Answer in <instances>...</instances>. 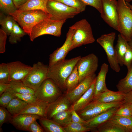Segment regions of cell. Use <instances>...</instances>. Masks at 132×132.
I'll use <instances>...</instances> for the list:
<instances>
[{
    "label": "cell",
    "instance_id": "cell-24",
    "mask_svg": "<svg viewBox=\"0 0 132 132\" xmlns=\"http://www.w3.org/2000/svg\"><path fill=\"white\" fill-rule=\"evenodd\" d=\"M128 45V42L119 34L117 43L114 47L118 63L121 66L123 65L124 58Z\"/></svg>",
    "mask_w": 132,
    "mask_h": 132
},
{
    "label": "cell",
    "instance_id": "cell-27",
    "mask_svg": "<svg viewBox=\"0 0 132 132\" xmlns=\"http://www.w3.org/2000/svg\"><path fill=\"white\" fill-rule=\"evenodd\" d=\"M28 104L15 97L12 99L6 107V109L12 116L19 114Z\"/></svg>",
    "mask_w": 132,
    "mask_h": 132
},
{
    "label": "cell",
    "instance_id": "cell-9",
    "mask_svg": "<svg viewBox=\"0 0 132 132\" xmlns=\"http://www.w3.org/2000/svg\"><path fill=\"white\" fill-rule=\"evenodd\" d=\"M48 66L40 62L34 64L23 83L36 91L47 78Z\"/></svg>",
    "mask_w": 132,
    "mask_h": 132
},
{
    "label": "cell",
    "instance_id": "cell-12",
    "mask_svg": "<svg viewBox=\"0 0 132 132\" xmlns=\"http://www.w3.org/2000/svg\"><path fill=\"white\" fill-rule=\"evenodd\" d=\"M116 0H102L100 16L109 26L119 32L118 17Z\"/></svg>",
    "mask_w": 132,
    "mask_h": 132
},
{
    "label": "cell",
    "instance_id": "cell-53",
    "mask_svg": "<svg viewBox=\"0 0 132 132\" xmlns=\"http://www.w3.org/2000/svg\"><path fill=\"white\" fill-rule=\"evenodd\" d=\"M132 0H125L126 2L129 3Z\"/></svg>",
    "mask_w": 132,
    "mask_h": 132
},
{
    "label": "cell",
    "instance_id": "cell-16",
    "mask_svg": "<svg viewBox=\"0 0 132 132\" xmlns=\"http://www.w3.org/2000/svg\"><path fill=\"white\" fill-rule=\"evenodd\" d=\"M40 117L39 115L33 114H19L12 116L9 122L17 130L28 131L31 123Z\"/></svg>",
    "mask_w": 132,
    "mask_h": 132
},
{
    "label": "cell",
    "instance_id": "cell-46",
    "mask_svg": "<svg viewBox=\"0 0 132 132\" xmlns=\"http://www.w3.org/2000/svg\"><path fill=\"white\" fill-rule=\"evenodd\" d=\"M36 120L34 121L30 124L28 131L31 132H45L44 129L38 123Z\"/></svg>",
    "mask_w": 132,
    "mask_h": 132
},
{
    "label": "cell",
    "instance_id": "cell-36",
    "mask_svg": "<svg viewBox=\"0 0 132 132\" xmlns=\"http://www.w3.org/2000/svg\"><path fill=\"white\" fill-rule=\"evenodd\" d=\"M61 2L69 6L75 8L80 12L85 10L86 5L81 0H52Z\"/></svg>",
    "mask_w": 132,
    "mask_h": 132
},
{
    "label": "cell",
    "instance_id": "cell-38",
    "mask_svg": "<svg viewBox=\"0 0 132 132\" xmlns=\"http://www.w3.org/2000/svg\"><path fill=\"white\" fill-rule=\"evenodd\" d=\"M15 97L9 87L0 95V106L6 108L11 101Z\"/></svg>",
    "mask_w": 132,
    "mask_h": 132
},
{
    "label": "cell",
    "instance_id": "cell-22",
    "mask_svg": "<svg viewBox=\"0 0 132 132\" xmlns=\"http://www.w3.org/2000/svg\"><path fill=\"white\" fill-rule=\"evenodd\" d=\"M125 93L108 90L99 94L93 100L98 102L107 103L124 101Z\"/></svg>",
    "mask_w": 132,
    "mask_h": 132
},
{
    "label": "cell",
    "instance_id": "cell-33",
    "mask_svg": "<svg viewBox=\"0 0 132 132\" xmlns=\"http://www.w3.org/2000/svg\"><path fill=\"white\" fill-rule=\"evenodd\" d=\"M0 24L2 26L1 29L7 35H9L12 30L15 21L10 15L5 16L0 13Z\"/></svg>",
    "mask_w": 132,
    "mask_h": 132
},
{
    "label": "cell",
    "instance_id": "cell-23",
    "mask_svg": "<svg viewBox=\"0 0 132 132\" xmlns=\"http://www.w3.org/2000/svg\"><path fill=\"white\" fill-rule=\"evenodd\" d=\"M49 0H27L24 4L20 6L17 10L22 11L41 10L48 13L46 5Z\"/></svg>",
    "mask_w": 132,
    "mask_h": 132
},
{
    "label": "cell",
    "instance_id": "cell-31",
    "mask_svg": "<svg viewBox=\"0 0 132 132\" xmlns=\"http://www.w3.org/2000/svg\"><path fill=\"white\" fill-rule=\"evenodd\" d=\"M79 83L78 73L76 66L68 77L66 78L65 82L66 91L67 93L76 87Z\"/></svg>",
    "mask_w": 132,
    "mask_h": 132
},
{
    "label": "cell",
    "instance_id": "cell-28",
    "mask_svg": "<svg viewBox=\"0 0 132 132\" xmlns=\"http://www.w3.org/2000/svg\"><path fill=\"white\" fill-rule=\"evenodd\" d=\"M128 132L125 128L109 120L98 127L93 132Z\"/></svg>",
    "mask_w": 132,
    "mask_h": 132
},
{
    "label": "cell",
    "instance_id": "cell-4",
    "mask_svg": "<svg viewBox=\"0 0 132 132\" xmlns=\"http://www.w3.org/2000/svg\"><path fill=\"white\" fill-rule=\"evenodd\" d=\"M117 7L119 32L121 37L129 42L132 36V10L127 6L125 0H118Z\"/></svg>",
    "mask_w": 132,
    "mask_h": 132
},
{
    "label": "cell",
    "instance_id": "cell-54",
    "mask_svg": "<svg viewBox=\"0 0 132 132\" xmlns=\"http://www.w3.org/2000/svg\"><path fill=\"white\" fill-rule=\"evenodd\" d=\"M130 105H131V107L132 109V104H130Z\"/></svg>",
    "mask_w": 132,
    "mask_h": 132
},
{
    "label": "cell",
    "instance_id": "cell-42",
    "mask_svg": "<svg viewBox=\"0 0 132 132\" xmlns=\"http://www.w3.org/2000/svg\"><path fill=\"white\" fill-rule=\"evenodd\" d=\"M6 108L1 106L0 107V128L4 123L8 121H9L12 116L11 114Z\"/></svg>",
    "mask_w": 132,
    "mask_h": 132
},
{
    "label": "cell",
    "instance_id": "cell-50",
    "mask_svg": "<svg viewBox=\"0 0 132 132\" xmlns=\"http://www.w3.org/2000/svg\"><path fill=\"white\" fill-rule=\"evenodd\" d=\"M16 7L17 9L20 6L25 3L27 0H12Z\"/></svg>",
    "mask_w": 132,
    "mask_h": 132
},
{
    "label": "cell",
    "instance_id": "cell-19",
    "mask_svg": "<svg viewBox=\"0 0 132 132\" xmlns=\"http://www.w3.org/2000/svg\"><path fill=\"white\" fill-rule=\"evenodd\" d=\"M49 104L37 99L34 102L28 104L19 114H30L37 115L41 117L47 118Z\"/></svg>",
    "mask_w": 132,
    "mask_h": 132
},
{
    "label": "cell",
    "instance_id": "cell-40",
    "mask_svg": "<svg viewBox=\"0 0 132 132\" xmlns=\"http://www.w3.org/2000/svg\"><path fill=\"white\" fill-rule=\"evenodd\" d=\"M10 73L7 64H0V83H9Z\"/></svg>",
    "mask_w": 132,
    "mask_h": 132
},
{
    "label": "cell",
    "instance_id": "cell-29",
    "mask_svg": "<svg viewBox=\"0 0 132 132\" xmlns=\"http://www.w3.org/2000/svg\"><path fill=\"white\" fill-rule=\"evenodd\" d=\"M62 128L66 126L72 121L70 110L59 112L55 114L52 119Z\"/></svg>",
    "mask_w": 132,
    "mask_h": 132
},
{
    "label": "cell",
    "instance_id": "cell-37",
    "mask_svg": "<svg viewBox=\"0 0 132 132\" xmlns=\"http://www.w3.org/2000/svg\"><path fill=\"white\" fill-rule=\"evenodd\" d=\"M0 8L4 12L9 15L17 10L12 0H0Z\"/></svg>",
    "mask_w": 132,
    "mask_h": 132
},
{
    "label": "cell",
    "instance_id": "cell-45",
    "mask_svg": "<svg viewBox=\"0 0 132 132\" xmlns=\"http://www.w3.org/2000/svg\"><path fill=\"white\" fill-rule=\"evenodd\" d=\"M7 34L1 29H0V53H3L5 51V44Z\"/></svg>",
    "mask_w": 132,
    "mask_h": 132
},
{
    "label": "cell",
    "instance_id": "cell-2",
    "mask_svg": "<svg viewBox=\"0 0 132 132\" xmlns=\"http://www.w3.org/2000/svg\"><path fill=\"white\" fill-rule=\"evenodd\" d=\"M9 15L18 23L25 33L29 35L36 25L42 21L51 19L52 17L50 13L41 10H17Z\"/></svg>",
    "mask_w": 132,
    "mask_h": 132
},
{
    "label": "cell",
    "instance_id": "cell-1",
    "mask_svg": "<svg viewBox=\"0 0 132 132\" xmlns=\"http://www.w3.org/2000/svg\"><path fill=\"white\" fill-rule=\"evenodd\" d=\"M81 57L79 56L70 59H65L48 67L47 78L52 79L62 92L65 93L66 80Z\"/></svg>",
    "mask_w": 132,
    "mask_h": 132
},
{
    "label": "cell",
    "instance_id": "cell-48",
    "mask_svg": "<svg viewBox=\"0 0 132 132\" xmlns=\"http://www.w3.org/2000/svg\"><path fill=\"white\" fill-rule=\"evenodd\" d=\"M124 101V103L132 104V90L125 93Z\"/></svg>",
    "mask_w": 132,
    "mask_h": 132
},
{
    "label": "cell",
    "instance_id": "cell-34",
    "mask_svg": "<svg viewBox=\"0 0 132 132\" xmlns=\"http://www.w3.org/2000/svg\"><path fill=\"white\" fill-rule=\"evenodd\" d=\"M26 34V33L15 21L12 30L9 35V41L11 44L16 43Z\"/></svg>",
    "mask_w": 132,
    "mask_h": 132
},
{
    "label": "cell",
    "instance_id": "cell-35",
    "mask_svg": "<svg viewBox=\"0 0 132 132\" xmlns=\"http://www.w3.org/2000/svg\"><path fill=\"white\" fill-rule=\"evenodd\" d=\"M63 128L65 132H85L91 131L89 129L84 126L83 124L72 121Z\"/></svg>",
    "mask_w": 132,
    "mask_h": 132
},
{
    "label": "cell",
    "instance_id": "cell-6",
    "mask_svg": "<svg viewBox=\"0 0 132 132\" xmlns=\"http://www.w3.org/2000/svg\"><path fill=\"white\" fill-rule=\"evenodd\" d=\"M116 34L114 32L102 35L97 40V42L103 48L107 55L111 68L116 72L120 70L117 58L114 43Z\"/></svg>",
    "mask_w": 132,
    "mask_h": 132
},
{
    "label": "cell",
    "instance_id": "cell-20",
    "mask_svg": "<svg viewBox=\"0 0 132 132\" xmlns=\"http://www.w3.org/2000/svg\"><path fill=\"white\" fill-rule=\"evenodd\" d=\"M96 79V78L88 89L72 105L71 108H73L77 113L83 109L94 99Z\"/></svg>",
    "mask_w": 132,
    "mask_h": 132
},
{
    "label": "cell",
    "instance_id": "cell-55",
    "mask_svg": "<svg viewBox=\"0 0 132 132\" xmlns=\"http://www.w3.org/2000/svg\"><path fill=\"white\" fill-rule=\"evenodd\" d=\"M131 40H132V38H131Z\"/></svg>",
    "mask_w": 132,
    "mask_h": 132
},
{
    "label": "cell",
    "instance_id": "cell-7",
    "mask_svg": "<svg viewBox=\"0 0 132 132\" xmlns=\"http://www.w3.org/2000/svg\"><path fill=\"white\" fill-rule=\"evenodd\" d=\"M46 8L48 13L52 16L51 19L58 21L72 18L80 12L76 8L54 0H49Z\"/></svg>",
    "mask_w": 132,
    "mask_h": 132
},
{
    "label": "cell",
    "instance_id": "cell-5",
    "mask_svg": "<svg viewBox=\"0 0 132 132\" xmlns=\"http://www.w3.org/2000/svg\"><path fill=\"white\" fill-rule=\"evenodd\" d=\"M66 20L58 21L50 19L40 22L32 29L29 35L30 40L33 41L36 38L44 34L60 36L62 27Z\"/></svg>",
    "mask_w": 132,
    "mask_h": 132
},
{
    "label": "cell",
    "instance_id": "cell-10",
    "mask_svg": "<svg viewBox=\"0 0 132 132\" xmlns=\"http://www.w3.org/2000/svg\"><path fill=\"white\" fill-rule=\"evenodd\" d=\"M124 102L123 101L103 103L93 100L77 113L82 119L87 121L110 108L119 107Z\"/></svg>",
    "mask_w": 132,
    "mask_h": 132
},
{
    "label": "cell",
    "instance_id": "cell-49",
    "mask_svg": "<svg viewBox=\"0 0 132 132\" xmlns=\"http://www.w3.org/2000/svg\"><path fill=\"white\" fill-rule=\"evenodd\" d=\"M10 83H0V95L10 87Z\"/></svg>",
    "mask_w": 132,
    "mask_h": 132
},
{
    "label": "cell",
    "instance_id": "cell-41",
    "mask_svg": "<svg viewBox=\"0 0 132 132\" xmlns=\"http://www.w3.org/2000/svg\"><path fill=\"white\" fill-rule=\"evenodd\" d=\"M10 89L13 95L16 97L25 102L28 104H30L34 102L37 99L34 95L17 93L14 92L10 88Z\"/></svg>",
    "mask_w": 132,
    "mask_h": 132
},
{
    "label": "cell",
    "instance_id": "cell-17",
    "mask_svg": "<svg viewBox=\"0 0 132 132\" xmlns=\"http://www.w3.org/2000/svg\"><path fill=\"white\" fill-rule=\"evenodd\" d=\"M72 104L64 94L53 102L49 104L47 118L52 119L56 113L63 111L70 110Z\"/></svg>",
    "mask_w": 132,
    "mask_h": 132
},
{
    "label": "cell",
    "instance_id": "cell-44",
    "mask_svg": "<svg viewBox=\"0 0 132 132\" xmlns=\"http://www.w3.org/2000/svg\"><path fill=\"white\" fill-rule=\"evenodd\" d=\"M86 5L91 6L100 13L102 7V0H81Z\"/></svg>",
    "mask_w": 132,
    "mask_h": 132
},
{
    "label": "cell",
    "instance_id": "cell-15",
    "mask_svg": "<svg viewBox=\"0 0 132 132\" xmlns=\"http://www.w3.org/2000/svg\"><path fill=\"white\" fill-rule=\"evenodd\" d=\"M96 77L95 73L88 77L79 83L72 90L64 94L72 105L88 89Z\"/></svg>",
    "mask_w": 132,
    "mask_h": 132
},
{
    "label": "cell",
    "instance_id": "cell-39",
    "mask_svg": "<svg viewBox=\"0 0 132 132\" xmlns=\"http://www.w3.org/2000/svg\"><path fill=\"white\" fill-rule=\"evenodd\" d=\"M114 115L123 116H132V109L130 104L124 103L116 111Z\"/></svg>",
    "mask_w": 132,
    "mask_h": 132
},
{
    "label": "cell",
    "instance_id": "cell-26",
    "mask_svg": "<svg viewBox=\"0 0 132 132\" xmlns=\"http://www.w3.org/2000/svg\"><path fill=\"white\" fill-rule=\"evenodd\" d=\"M39 120L45 132H65L62 127L51 119L40 117Z\"/></svg>",
    "mask_w": 132,
    "mask_h": 132
},
{
    "label": "cell",
    "instance_id": "cell-25",
    "mask_svg": "<svg viewBox=\"0 0 132 132\" xmlns=\"http://www.w3.org/2000/svg\"><path fill=\"white\" fill-rule=\"evenodd\" d=\"M116 86L118 91L125 93L132 90V64L126 76L120 80Z\"/></svg>",
    "mask_w": 132,
    "mask_h": 132
},
{
    "label": "cell",
    "instance_id": "cell-30",
    "mask_svg": "<svg viewBox=\"0 0 132 132\" xmlns=\"http://www.w3.org/2000/svg\"><path fill=\"white\" fill-rule=\"evenodd\" d=\"M109 120L125 128L128 132H132V116H123L114 115Z\"/></svg>",
    "mask_w": 132,
    "mask_h": 132
},
{
    "label": "cell",
    "instance_id": "cell-3",
    "mask_svg": "<svg viewBox=\"0 0 132 132\" xmlns=\"http://www.w3.org/2000/svg\"><path fill=\"white\" fill-rule=\"evenodd\" d=\"M69 27L75 31L72 38L70 51L83 45L91 44L95 42V40L91 25L86 19L79 21Z\"/></svg>",
    "mask_w": 132,
    "mask_h": 132
},
{
    "label": "cell",
    "instance_id": "cell-13",
    "mask_svg": "<svg viewBox=\"0 0 132 132\" xmlns=\"http://www.w3.org/2000/svg\"><path fill=\"white\" fill-rule=\"evenodd\" d=\"M75 32V30L69 27L66 34V39L64 44L50 55L48 67L51 66L59 61L65 59L69 52L70 51L72 38Z\"/></svg>",
    "mask_w": 132,
    "mask_h": 132
},
{
    "label": "cell",
    "instance_id": "cell-18",
    "mask_svg": "<svg viewBox=\"0 0 132 132\" xmlns=\"http://www.w3.org/2000/svg\"><path fill=\"white\" fill-rule=\"evenodd\" d=\"M119 107L110 108L92 119L86 121L83 124V125L89 129L91 131L93 132L99 126L110 120L114 115L116 111Z\"/></svg>",
    "mask_w": 132,
    "mask_h": 132
},
{
    "label": "cell",
    "instance_id": "cell-32",
    "mask_svg": "<svg viewBox=\"0 0 132 132\" xmlns=\"http://www.w3.org/2000/svg\"><path fill=\"white\" fill-rule=\"evenodd\" d=\"M10 88L14 92L21 94L34 95L35 92L22 82L11 81Z\"/></svg>",
    "mask_w": 132,
    "mask_h": 132
},
{
    "label": "cell",
    "instance_id": "cell-11",
    "mask_svg": "<svg viewBox=\"0 0 132 132\" xmlns=\"http://www.w3.org/2000/svg\"><path fill=\"white\" fill-rule=\"evenodd\" d=\"M78 73L79 83L87 77L95 73L98 66V59L91 53L81 57L76 65Z\"/></svg>",
    "mask_w": 132,
    "mask_h": 132
},
{
    "label": "cell",
    "instance_id": "cell-8",
    "mask_svg": "<svg viewBox=\"0 0 132 132\" xmlns=\"http://www.w3.org/2000/svg\"><path fill=\"white\" fill-rule=\"evenodd\" d=\"M63 94L62 91L53 81L47 78L35 92L34 95L37 99L50 104Z\"/></svg>",
    "mask_w": 132,
    "mask_h": 132
},
{
    "label": "cell",
    "instance_id": "cell-51",
    "mask_svg": "<svg viewBox=\"0 0 132 132\" xmlns=\"http://www.w3.org/2000/svg\"><path fill=\"white\" fill-rule=\"evenodd\" d=\"M126 3L127 6L132 10V5L129 2H126Z\"/></svg>",
    "mask_w": 132,
    "mask_h": 132
},
{
    "label": "cell",
    "instance_id": "cell-43",
    "mask_svg": "<svg viewBox=\"0 0 132 132\" xmlns=\"http://www.w3.org/2000/svg\"><path fill=\"white\" fill-rule=\"evenodd\" d=\"M123 63L128 70L130 69L132 64V49L128 44L124 56Z\"/></svg>",
    "mask_w": 132,
    "mask_h": 132
},
{
    "label": "cell",
    "instance_id": "cell-47",
    "mask_svg": "<svg viewBox=\"0 0 132 132\" xmlns=\"http://www.w3.org/2000/svg\"><path fill=\"white\" fill-rule=\"evenodd\" d=\"M70 110L72 121L81 123L83 124L86 122V121L82 119L73 108H71Z\"/></svg>",
    "mask_w": 132,
    "mask_h": 132
},
{
    "label": "cell",
    "instance_id": "cell-52",
    "mask_svg": "<svg viewBox=\"0 0 132 132\" xmlns=\"http://www.w3.org/2000/svg\"><path fill=\"white\" fill-rule=\"evenodd\" d=\"M128 44L129 45L132 49V40H131L130 41L128 42Z\"/></svg>",
    "mask_w": 132,
    "mask_h": 132
},
{
    "label": "cell",
    "instance_id": "cell-14",
    "mask_svg": "<svg viewBox=\"0 0 132 132\" xmlns=\"http://www.w3.org/2000/svg\"><path fill=\"white\" fill-rule=\"evenodd\" d=\"M9 70L10 82H22L25 79L32 67L17 61L7 63Z\"/></svg>",
    "mask_w": 132,
    "mask_h": 132
},
{
    "label": "cell",
    "instance_id": "cell-21",
    "mask_svg": "<svg viewBox=\"0 0 132 132\" xmlns=\"http://www.w3.org/2000/svg\"><path fill=\"white\" fill-rule=\"evenodd\" d=\"M108 65L106 63L103 64L100 70L96 79L94 99L100 94L109 90L106 83V78L108 70Z\"/></svg>",
    "mask_w": 132,
    "mask_h": 132
}]
</instances>
